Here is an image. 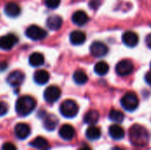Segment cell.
<instances>
[{
	"label": "cell",
	"mask_w": 151,
	"mask_h": 150,
	"mask_svg": "<svg viewBox=\"0 0 151 150\" xmlns=\"http://www.w3.org/2000/svg\"><path fill=\"white\" fill-rule=\"evenodd\" d=\"M99 118H100V115H99V112L97 111H96V110H90V111H88L85 114L83 120L88 125L95 126L98 122Z\"/></svg>",
	"instance_id": "ffe728a7"
},
{
	"label": "cell",
	"mask_w": 151,
	"mask_h": 150,
	"mask_svg": "<svg viewBox=\"0 0 151 150\" xmlns=\"http://www.w3.org/2000/svg\"><path fill=\"white\" fill-rule=\"evenodd\" d=\"M129 139L135 147L144 148L149 144L150 134L145 127L135 124L129 130Z\"/></svg>",
	"instance_id": "6da1fadb"
},
{
	"label": "cell",
	"mask_w": 151,
	"mask_h": 150,
	"mask_svg": "<svg viewBox=\"0 0 151 150\" xmlns=\"http://www.w3.org/2000/svg\"><path fill=\"white\" fill-rule=\"evenodd\" d=\"M28 62H29V65L31 66L38 67V66H41V65H43V63H44V57H43L42 54H41L39 52L32 53L29 56Z\"/></svg>",
	"instance_id": "603a6c76"
},
{
	"label": "cell",
	"mask_w": 151,
	"mask_h": 150,
	"mask_svg": "<svg viewBox=\"0 0 151 150\" xmlns=\"http://www.w3.org/2000/svg\"><path fill=\"white\" fill-rule=\"evenodd\" d=\"M61 96V89L57 86L48 87L43 94L44 100L49 103H53L57 102Z\"/></svg>",
	"instance_id": "52a82bcc"
},
{
	"label": "cell",
	"mask_w": 151,
	"mask_h": 150,
	"mask_svg": "<svg viewBox=\"0 0 151 150\" xmlns=\"http://www.w3.org/2000/svg\"><path fill=\"white\" fill-rule=\"evenodd\" d=\"M109 65L105 62V61H100L98 63L96 64L95 65V72L97 74V75H100V76H104L105 74H107V72H109Z\"/></svg>",
	"instance_id": "d4e9b609"
},
{
	"label": "cell",
	"mask_w": 151,
	"mask_h": 150,
	"mask_svg": "<svg viewBox=\"0 0 151 150\" xmlns=\"http://www.w3.org/2000/svg\"><path fill=\"white\" fill-rule=\"evenodd\" d=\"M101 3H102L101 0H90L89 6L92 10H96L101 5Z\"/></svg>",
	"instance_id": "f546056e"
},
{
	"label": "cell",
	"mask_w": 151,
	"mask_h": 150,
	"mask_svg": "<svg viewBox=\"0 0 151 150\" xmlns=\"http://www.w3.org/2000/svg\"><path fill=\"white\" fill-rule=\"evenodd\" d=\"M20 11H21L20 6L14 2H10L6 4L4 6V12L8 17L16 18L19 15Z\"/></svg>",
	"instance_id": "9a60e30c"
},
{
	"label": "cell",
	"mask_w": 151,
	"mask_h": 150,
	"mask_svg": "<svg viewBox=\"0 0 151 150\" xmlns=\"http://www.w3.org/2000/svg\"><path fill=\"white\" fill-rule=\"evenodd\" d=\"M2 150H17V148L14 144L11 142H6L3 145Z\"/></svg>",
	"instance_id": "4dcf8cb0"
},
{
	"label": "cell",
	"mask_w": 151,
	"mask_h": 150,
	"mask_svg": "<svg viewBox=\"0 0 151 150\" xmlns=\"http://www.w3.org/2000/svg\"><path fill=\"white\" fill-rule=\"evenodd\" d=\"M101 134L102 133H101L100 128L96 126H90L86 131V136L90 141L98 140L101 137Z\"/></svg>",
	"instance_id": "cb8c5ba5"
},
{
	"label": "cell",
	"mask_w": 151,
	"mask_h": 150,
	"mask_svg": "<svg viewBox=\"0 0 151 150\" xmlns=\"http://www.w3.org/2000/svg\"><path fill=\"white\" fill-rule=\"evenodd\" d=\"M115 70H116V72L118 73V75L124 77V76L130 75L134 72V64L132 63V61H130L128 59H124L118 63Z\"/></svg>",
	"instance_id": "8992f818"
},
{
	"label": "cell",
	"mask_w": 151,
	"mask_h": 150,
	"mask_svg": "<svg viewBox=\"0 0 151 150\" xmlns=\"http://www.w3.org/2000/svg\"><path fill=\"white\" fill-rule=\"evenodd\" d=\"M8 111V105L4 103V102H0V117L4 116Z\"/></svg>",
	"instance_id": "f1b7e54d"
},
{
	"label": "cell",
	"mask_w": 151,
	"mask_h": 150,
	"mask_svg": "<svg viewBox=\"0 0 151 150\" xmlns=\"http://www.w3.org/2000/svg\"><path fill=\"white\" fill-rule=\"evenodd\" d=\"M61 0H45V5L50 9H56L59 6Z\"/></svg>",
	"instance_id": "83f0119b"
},
{
	"label": "cell",
	"mask_w": 151,
	"mask_h": 150,
	"mask_svg": "<svg viewBox=\"0 0 151 150\" xmlns=\"http://www.w3.org/2000/svg\"><path fill=\"white\" fill-rule=\"evenodd\" d=\"M34 80L38 85H44L50 80V74L45 70H38L34 74Z\"/></svg>",
	"instance_id": "44dd1931"
},
{
	"label": "cell",
	"mask_w": 151,
	"mask_h": 150,
	"mask_svg": "<svg viewBox=\"0 0 151 150\" xmlns=\"http://www.w3.org/2000/svg\"><path fill=\"white\" fill-rule=\"evenodd\" d=\"M36 107L35 100L29 95H23L19 97L15 104V110L18 115L21 117H26L33 112Z\"/></svg>",
	"instance_id": "7a4b0ae2"
},
{
	"label": "cell",
	"mask_w": 151,
	"mask_h": 150,
	"mask_svg": "<svg viewBox=\"0 0 151 150\" xmlns=\"http://www.w3.org/2000/svg\"><path fill=\"white\" fill-rule=\"evenodd\" d=\"M78 150H92L88 146H83V147H81V149H79Z\"/></svg>",
	"instance_id": "e575fe53"
},
{
	"label": "cell",
	"mask_w": 151,
	"mask_h": 150,
	"mask_svg": "<svg viewBox=\"0 0 151 150\" xmlns=\"http://www.w3.org/2000/svg\"><path fill=\"white\" fill-rule=\"evenodd\" d=\"M18 37L13 34H8L0 37V49L3 50H10L18 43Z\"/></svg>",
	"instance_id": "ba28073f"
},
{
	"label": "cell",
	"mask_w": 151,
	"mask_h": 150,
	"mask_svg": "<svg viewBox=\"0 0 151 150\" xmlns=\"http://www.w3.org/2000/svg\"><path fill=\"white\" fill-rule=\"evenodd\" d=\"M25 80V74L20 71H14L11 72L7 77V83L13 88L19 87Z\"/></svg>",
	"instance_id": "30bf717a"
},
{
	"label": "cell",
	"mask_w": 151,
	"mask_h": 150,
	"mask_svg": "<svg viewBox=\"0 0 151 150\" xmlns=\"http://www.w3.org/2000/svg\"><path fill=\"white\" fill-rule=\"evenodd\" d=\"M26 36L28 37L29 39L33 40V41H39V40H42L47 36V32L36 26V25H31L29 26L27 29H26Z\"/></svg>",
	"instance_id": "5b68a950"
},
{
	"label": "cell",
	"mask_w": 151,
	"mask_h": 150,
	"mask_svg": "<svg viewBox=\"0 0 151 150\" xmlns=\"http://www.w3.org/2000/svg\"><path fill=\"white\" fill-rule=\"evenodd\" d=\"M109 134L113 140H121L125 136V130L119 125H112L109 128Z\"/></svg>",
	"instance_id": "ac0fdd59"
},
{
	"label": "cell",
	"mask_w": 151,
	"mask_h": 150,
	"mask_svg": "<svg viewBox=\"0 0 151 150\" xmlns=\"http://www.w3.org/2000/svg\"><path fill=\"white\" fill-rule=\"evenodd\" d=\"M145 80L149 85L151 86V70L145 74Z\"/></svg>",
	"instance_id": "1f68e13d"
},
{
	"label": "cell",
	"mask_w": 151,
	"mask_h": 150,
	"mask_svg": "<svg viewBox=\"0 0 151 150\" xmlns=\"http://www.w3.org/2000/svg\"><path fill=\"white\" fill-rule=\"evenodd\" d=\"M122 41L127 47H135L139 42V36L133 31H127L122 35Z\"/></svg>",
	"instance_id": "7c38bea8"
},
{
	"label": "cell",
	"mask_w": 151,
	"mask_h": 150,
	"mask_svg": "<svg viewBox=\"0 0 151 150\" xmlns=\"http://www.w3.org/2000/svg\"><path fill=\"white\" fill-rule=\"evenodd\" d=\"M58 124V119L56 116L52 114H49L46 117H44L43 119V126L48 131H53L57 127Z\"/></svg>",
	"instance_id": "d6986e66"
},
{
	"label": "cell",
	"mask_w": 151,
	"mask_h": 150,
	"mask_svg": "<svg viewBox=\"0 0 151 150\" xmlns=\"http://www.w3.org/2000/svg\"><path fill=\"white\" fill-rule=\"evenodd\" d=\"M88 75L82 70H77L73 73V80L78 85H84L88 81Z\"/></svg>",
	"instance_id": "484cf974"
},
{
	"label": "cell",
	"mask_w": 151,
	"mask_h": 150,
	"mask_svg": "<svg viewBox=\"0 0 151 150\" xmlns=\"http://www.w3.org/2000/svg\"><path fill=\"white\" fill-rule=\"evenodd\" d=\"M90 53L95 57H103L108 53V47L102 42H94L90 46Z\"/></svg>",
	"instance_id": "9c48e42d"
},
{
	"label": "cell",
	"mask_w": 151,
	"mask_h": 150,
	"mask_svg": "<svg viewBox=\"0 0 151 150\" xmlns=\"http://www.w3.org/2000/svg\"><path fill=\"white\" fill-rule=\"evenodd\" d=\"M14 133L18 139L25 140L27 139L31 133V128L27 124L25 123H19L14 127Z\"/></svg>",
	"instance_id": "8fae6325"
},
{
	"label": "cell",
	"mask_w": 151,
	"mask_h": 150,
	"mask_svg": "<svg viewBox=\"0 0 151 150\" xmlns=\"http://www.w3.org/2000/svg\"><path fill=\"white\" fill-rule=\"evenodd\" d=\"M73 22L77 26H84L88 21V16L84 11H77L72 16Z\"/></svg>",
	"instance_id": "2e32d148"
},
{
	"label": "cell",
	"mask_w": 151,
	"mask_h": 150,
	"mask_svg": "<svg viewBox=\"0 0 151 150\" xmlns=\"http://www.w3.org/2000/svg\"><path fill=\"white\" fill-rule=\"evenodd\" d=\"M111 150H124L123 149H121V148H119V147H114V148H112Z\"/></svg>",
	"instance_id": "d590c367"
},
{
	"label": "cell",
	"mask_w": 151,
	"mask_h": 150,
	"mask_svg": "<svg viewBox=\"0 0 151 150\" xmlns=\"http://www.w3.org/2000/svg\"><path fill=\"white\" fill-rule=\"evenodd\" d=\"M86 41V34L80 30L73 31L70 34V42L73 45H81Z\"/></svg>",
	"instance_id": "e0dca14e"
},
{
	"label": "cell",
	"mask_w": 151,
	"mask_h": 150,
	"mask_svg": "<svg viewBox=\"0 0 151 150\" xmlns=\"http://www.w3.org/2000/svg\"><path fill=\"white\" fill-rule=\"evenodd\" d=\"M63 24V19L58 15H51L46 20V25L49 29L57 31L61 28Z\"/></svg>",
	"instance_id": "5bb4252c"
},
{
	"label": "cell",
	"mask_w": 151,
	"mask_h": 150,
	"mask_svg": "<svg viewBox=\"0 0 151 150\" xmlns=\"http://www.w3.org/2000/svg\"><path fill=\"white\" fill-rule=\"evenodd\" d=\"M58 133H59V136L63 140H65V141H71L75 136V130H74L73 126H72L71 125L65 124V125H63L60 127Z\"/></svg>",
	"instance_id": "4fadbf2b"
},
{
	"label": "cell",
	"mask_w": 151,
	"mask_h": 150,
	"mask_svg": "<svg viewBox=\"0 0 151 150\" xmlns=\"http://www.w3.org/2000/svg\"><path fill=\"white\" fill-rule=\"evenodd\" d=\"M109 118L113 122L121 123L125 118V115L119 110H111L109 113Z\"/></svg>",
	"instance_id": "4316f807"
},
{
	"label": "cell",
	"mask_w": 151,
	"mask_h": 150,
	"mask_svg": "<svg viewBox=\"0 0 151 150\" xmlns=\"http://www.w3.org/2000/svg\"><path fill=\"white\" fill-rule=\"evenodd\" d=\"M121 105L127 111H134L139 106V98L134 92H127L121 98Z\"/></svg>",
	"instance_id": "277c9868"
},
{
	"label": "cell",
	"mask_w": 151,
	"mask_h": 150,
	"mask_svg": "<svg viewBox=\"0 0 151 150\" xmlns=\"http://www.w3.org/2000/svg\"><path fill=\"white\" fill-rule=\"evenodd\" d=\"M59 111L63 117L66 118H73L79 112V105L75 101L68 99L61 103Z\"/></svg>",
	"instance_id": "3957f363"
},
{
	"label": "cell",
	"mask_w": 151,
	"mask_h": 150,
	"mask_svg": "<svg viewBox=\"0 0 151 150\" xmlns=\"http://www.w3.org/2000/svg\"><path fill=\"white\" fill-rule=\"evenodd\" d=\"M7 63L6 62H0V72H4L5 69H7Z\"/></svg>",
	"instance_id": "d6a6232c"
},
{
	"label": "cell",
	"mask_w": 151,
	"mask_h": 150,
	"mask_svg": "<svg viewBox=\"0 0 151 150\" xmlns=\"http://www.w3.org/2000/svg\"><path fill=\"white\" fill-rule=\"evenodd\" d=\"M29 145L32 147V148H35L36 149L39 150H46L49 149V142L47 141L46 139H44L43 137H36L35 140H33Z\"/></svg>",
	"instance_id": "7402d4cb"
},
{
	"label": "cell",
	"mask_w": 151,
	"mask_h": 150,
	"mask_svg": "<svg viewBox=\"0 0 151 150\" xmlns=\"http://www.w3.org/2000/svg\"><path fill=\"white\" fill-rule=\"evenodd\" d=\"M146 44L150 49H151V34H148L146 37Z\"/></svg>",
	"instance_id": "836d02e7"
},
{
	"label": "cell",
	"mask_w": 151,
	"mask_h": 150,
	"mask_svg": "<svg viewBox=\"0 0 151 150\" xmlns=\"http://www.w3.org/2000/svg\"><path fill=\"white\" fill-rule=\"evenodd\" d=\"M150 68H151V64H150Z\"/></svg>",
	"instance_id": "8d00e7d4"
}]
</instances>
